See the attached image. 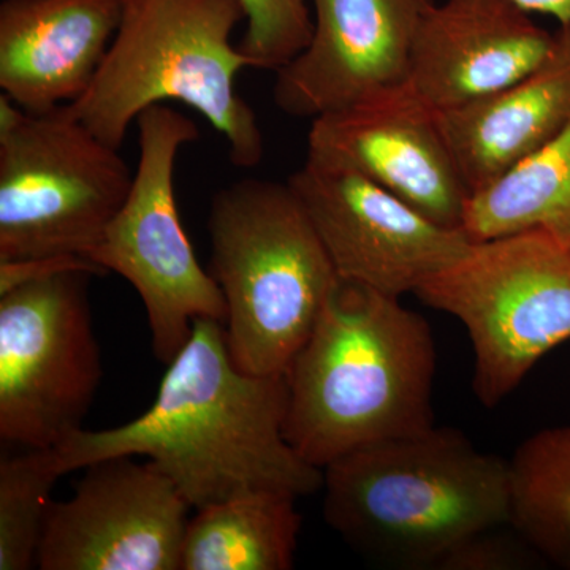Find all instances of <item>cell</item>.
Wrapping results in <instances>:
<instances>
[{
    "mask_svg": "<svg viewBox=\"0 0 570 570\" xmlns=\"http://www.w3.org/2000/svg\"><path fill=\"white\" fill-rule=\"evenodd\" d=\"M288 382L236 365L224 322L194 321L168 363L153 406L118 428L77 431L59 448L62 475L112 456H146L193 509L255 493L302 498L322 489L324 471L285 439Z\"/></svg>",
    "mask_w": 570,
    "mask_h": 570,
    "instance_id": "obj_1",
    "label": "cell"
},
{
    "mask_svg": "<svg viewBox=\"0 0 570 570\" xmlns=\"http://www.w3.org/2000/svg\"><path fill=\"white\" fill-rule=\"evenodd\" d=\"M436 346L397 296L337 276L287 371L285 439L324 469L355 450L434 426Z\"/></svg>",
    "mask_w": 570,
    "mask_h": 570,
    "instance_id": "obj_2",
    "label": "cell"
},
{
    "mask_svg": "<svg viewBox=\"0 0 570 570\" xmlns=\"http://www.w3.org/2000/svg\"><path fill=\"white\" fill-rule=\"evenodd\" d=\"M324 517L347 546L397 569H436L479 532L510 524L509 461L434 425L324 469Z\"/></svg>",
    "mask_w": 570,
    "mask_h": 570,
    "instance_id": "obj_3",
    "label": "cell"
},
{
    "mask_svg": "<svg viewBox=\"0 0 570 570\" xmlns=\"http://www.w3.org/2000/svg\"><path fill=\"white\" fill-rule=\"evenodd\" d=\"M243 20L236 0H124L107 58L70 110L121 149L142 111L184 104L223 135L232 164L255 167L265 156L264 130L236 89L239 71L253 66L232 43Z\"/></svg>",
    "mask_w": 570,
    "mask_h": 570,
    "instance_id": "obj_4",
    "label": "cell"
},
{
    "mask_svg": "<svg viewBox=\"0 0 570 570\" xmlns=\"http://www.w3.org/2000/svg\"><path fill=\"white\" fill-rule=\"evenodd\" d=\"M208 234L232 358L285 376L337 277L316 228L288 181L245 178L213 195Z\"/></svg>",
    "mask_w": 570,
    "mask_h": 570,
    "instance_id": "obj_5",
    "label": "cell"
},
{
    "mask_svg": "<svg viewBox=\"0 0 570 570\" xmlns=\"http://www.w3.org/2000/svg\"><path fill=\"white\" fill-rule=\"evenodd\" d=\"M132 181L69 105L31 112L0 94V262L89 258Z\"/></svg>",
    "mask_w": 570,
    "mask_h": 570,
    "instance_id": "obj_6",
    "label": "cell"
},
{
    "mask_svg": "<svg viewBox=\"0 0 570 570\" xmlns=\"http://www.w3.org/2000/svg\"><path fill=\"white\" fill-rule=\"evenodd\" d=\"M415 295L466 328L472 390L494 407L570 340V247L540 230L472 242Z\"/></svg>",
    "mask_w": 570,
    "mask_h": 570,
    "instance_id": "obj_7",
    "label": "cell"
},
{
    "mask_svg": "<svg viewBox=\"0 0 570 570\" xmlns=\"http://www.w3.org/2000/svg\"><path fill=\"white\" fill-rule=\"evenodd\" d=\"M137 126L140 157L132 187L89 258L140 295L154 355L168 365L189 340L194 321L225 324L227 305L198 262L176 204V159L200 137L198 127L167 104L142 111Z\"/></svg>",
    "mask_w": 570,
    "mask_h": 570,
    "instance_id": "obj_8",
    "label": "cell"
},
{
    "mask_svg": "<svg viewBox=\"0 0 570 570\" xmlns=\"http://www.w3.org/2000/svg\"><path fill=\"white\" fill-rule=\"evenodd\" d=\"M69 268L0 294V438L55 449L80 431L102 379L88 285Z\"/></svg>",
    "mask_w": 570,
    "mask_h": 570,
    "instance_id": "obj_9",
    "label": "cell"
},
{
    "mask_svg": "<svg viewBox=\"0 0 570 570\" xmlns=\"http://www.w3.org/2000/svg\"><path fill=\"white\" fill-rule=\"evenodd\" d=\"M337 276L397 296L415 291L471 246L365 176L306 159L288 179Z\"/></svg>",
    "mask_w": 570,
    "mask_h": 570,
    "instance_id": "obj_10",
    "label": "cell"
},
{
    "mask_svg": "<svg viewBox=\"0 0 570 570\" xmlns=\"http://www.w3.org/2000/svg\"><path fill=\"white\" fill-rule=\"evenodd\" d=\"M132 459L89 464L73 497L51 502L37 568L181 570L193 508L156 464Z\"/></svg>",
    "mask_w": 570,
    "mask_h": 570,
    "instance_id": "obj_11",
    "label": "cell"
},
{
    "mask_svg": "<svg viewBox=\"0 0 570 570\" xmlns=\"http://www.w3.org/2000/svg\"><path fill=\"white\" fill-rule=\"evenodd\" d=\"M307 159L365 176L434 223L463 225L471 193L438 111L407 82L314 118Z\"/></svg>",
    "mask_w": 570,
    "mask_h": 570,
    "instance_id": "obj_12",
    "label": "cell"
},
{
    "mask_svg": "<svg viewBox=\"0 0 570 570\" xmlns=\"http://www.w3.org/2000/svg\"><path fill=\"white\" fill-rule=\"evenodd\" d=\"M309 3V43L276 71L273 99L281 111L313 121L407 81L412 45L434 0Z\"/></svg>",
    "mask_w": 570,
    "mask_h": 570,
    "instance_id": "obj_13",
    "label": "cell"
},
{
    "mask_svg": "<svg viewBox=\"0 0 570 570\" xmlns=\"http://www.w3.org/2000/svg\"><path fill=\"white\" fill-rule=\"evenodd\" d=\"M554 45L515 0H445L420 22L406 82L434 111L452 110L527 77Z\"/></svg>",
    "mask_w": 570,
    "mask_h": 570,
    "instance_id": "obj_14",
    "label": "cell"
},
{
    "mask_svg": "<svg viewBox=\"0 0 570 570\" xmlns=\"http://www.w3.org/2000/svg\"><path fill=\"white\" fill-rule=\"evenodd\" d=\"M124 0H3L0 89L26 111L77 102L122 20Z\"/></svg>",
    "mask_w": 570,
    "mask_h": 570,
    "instance_id": "obj_15",
    "label": "cell"
},
{
    "mask_svg": "<svg viewBox=\"0 0 570 570\" xmlns=\"http://www.w3.org/2000/svg\"><path fill=\"white\" fill-rule=\"evenodd\" d=\"M438 118L469 193L497 183L570 122V26H561L550 58L530 75Z\"/></svg>",
    "mask_w": 570,
    "mask_h": 570,
    "instance_id": "obj_16",
    "label": "cell"
},
{
    "mask_svg": "<svg viewBox=\"0 0 570 570\" xmlns=\"http://www.w3.org/2000/svg\"><path fill=\"white\" fill-rule=\"evenodd\" d=\"M296 497L255 491L198 509L187 523L181 570L294 568L302 515Z\"/></svg>",
    "mask_w": 570,
    "mask_h": 570,
    "instance_id": "obj_17",
    "label": "cell"
},
{
    "mask_svg": "<svg viewBox=\"0 0 570 570\" xmlns=\"http://www.w3.org/2000/svg\"><path fill=\"white\" fill-rule=\"evenodd\" d=\"M461 230L471 242L540 230L570 247V122L546 148L471 194Z\"/></svg>",
    "mask_w": 570,
    "mask_h": 570,
    "instance_id": "obj_18",
    "label": "cell"
},
{
    "mask_svg": "<svg viewBox=\"0 0 570 570\" xmlns=\"http://www.w3.org/2000/svg\"><path fill=\"white\" fill-rule=\"evenodd\" d=\"M509 466L510 524L543 561L570 569V425L524 439Z\"/></svg>",
    "mask_w": 570,
    "mask_h": 570,
    "instance_id": "obj_19",
    "label": "cell"
},
{
    "mask_svg": "<svg viewBox=\"0 0 570 570\" xmlns=\"http://www.w3.org/2000/svg\"><path fill=\"white\" fill-rule=\"evenodd\" d=\"M62 474L55 449H22L0 461V570L32 569Z\"/></svg>",
    "mask_w": 570,
    "mask_h": 570,
    "instance_id": "obj_20",
    "label": "cell"
},
{
    "mask_svg": "<svg viewBox=\"0 0 570 570\" xmlns=\"http://www.w3.org/2000/svg\"><path fill=\"white\" fill-rule=\"evenodd\" d=\"M246 31L238 48L253 69L279 70L305 50L313 36L309 0H236Z\"/></svg>",
    "mask_w": 570,
    "mask_h": 570,
    "instance_id": "obj_21",
    "label": "cell"
},
{
    "mask_svg": "<svg viewBox=\"0 0 570 570\" xmlns=\"http://www.w3.org/2000/svg\"><path fill=\"white\" fill-rule=\"evenodd\" d=\"M505 527L472 535L442 560L438 570H519L543 560L523 535L510 534Z\"/></svg>",
    "mask_w": 570,
    "mask_h": 570,
    "instance_id": "obj_22",
    "label": "cell"
},
{
    "mask_svg": "<svg viewBox=\"0 0 570 570\" xmlns=\"http://www.w3.org/2000/svg\"><path fill=\"white\" fill-rule=\"evenodd\" d=\"M530 13H542L560 21V26H570V0H515Z\"/></svg>",
    "mask_w": 570,
    "mask_h": 570,
    "instance_id": "obj_23",
    "label": "cell"
}]
</instances>
